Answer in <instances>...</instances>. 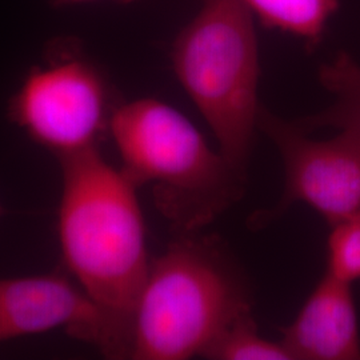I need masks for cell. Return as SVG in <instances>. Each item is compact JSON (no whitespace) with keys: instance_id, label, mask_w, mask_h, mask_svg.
Here are the masks:
<instances>
[{"instance_id":"6da1fadb","label":"cell","mask_w":360,"mask_h":360,"mask_svg":"<svg viewBox=\"0 0 360 360\" xmlns=\"http://www.w3.org/2000/svg\"><path fill=\"white\" fill-rule=\"evenodd\" d=\"M59 242L67 270L129 340L151 260L136 187L99 147L59 158Z\"/></svg>"},{"instance_id":"7a4b0ae2","label":"cell","mask_w":360,"mask_h":360,"mask_svg":"<svg viewBox=\"0 0 360 360\" xmlns=\"http://www.w3.org/2000/svg\"><path fill=\"white\" fill-rule=\"evenodd\" d=\"M248 309L245 276L218 240L181 233L150 263L134 309L129 359L205 356Z\"/></svg>"},{"instance_id":"3957f363","label":"cell","mask_w":360,"mask_h":360,"mask_svg":"<svg viewBox=\"0 0 360 360\" xmlns=\"http://www.w3.org/2000/svg\"><path fill=\"white\" fill-rule=\"evenodd\" d=\"M108 134L122 160L120 171L136 188L153 184L155 206L181 233L212 223L245 193L247 176L162 101L117 104Z\"/></svg>"},{"instance_id":"277c9868","label":"cell","mask_w":360,"mask_h":360,"mask_svg":"<svg viewBox=\"0 0 360 360\" xmlns=\"http://www.w3.org/2000/svg\"><path fill=\"white\" fill-rule=\"evenodd\" d=\"M171 59L181 87L217 136L219 151L247 176L260 110L254 13L243 0H202L175 39Z\"/></svg>"},{"instance_id":"5b68a950","label":"cell","mask_w":360,"mask_h":360,"mask_svg":"<svg viewBox=\"0 0 360 360\" xmlns=\"http://www.w3.org/2000/svg\"><path fill=\"white\" fill-rule=\"evenodd\" d=\"M117 104L102 71L74 44H55L27 74L8 112L58 159L99 147Z\"/></svg>"},{"instance_id":"8992f818","label":"cell","mask_w":360,"mask_h":360,"mask_svg":"<svg viewBox=\"0 0 360 360\" xmlns=\"http://www.w3.org/2000/svg\"><path fill=\"white\" fill-rule=\"evenodd\" d=\"M257 129L276 146L284 166V191L270 210L250 224L266 227L295 203L312 207L330 226L360 211V132L339 129L327 141L311 139L295 122H285L260 105Z\"/></svg>"},{"instance_id":"52a82bcc","label":"cell","mask_w":360,"mask_h":360,"mask_svg":"<svg viewBox=\"0 0 360 360\" xmlns=\"http://www.w3.org/2000/svg\"><path fill=\"white\" fill-rule=\"evenodd\" d=\"M63 328L111 359H129V343L114 322L65 275L0 278V345Z\"/></svg>"},{"instance_id":"ba28073f","label":"cell","mask_w":360,"mask_h":360,"mask_svg":"<svg viewBox=\"0 0 360 360\" xmlns=\"http://www.w3.org/2000/svg\"><path fill=\"white\" fill-rule=\"evenodd\" d=\"M292 360H360V333L351 284L326 272L283 328Z\"/></svg>"},{"instance_id":"9c48e42d","label":"cell","mask_w":360,"mask_h":360,"mask_svg":"<svg viewBox=\"0 0 360 360\" xmlns=\"http://www.w3.org/2000/svg\"><path fill=\"white\" fill-rule=\"evenodd\" d=\"M323 87L334 96L333 104L322 112L296 120L304 132L333 127L360 132V65L347 52H339L319 70Z\"/></svg>"},{"instance_id":"30bf717a","label":"cell","mask_w":360,"mask_h":360,"mask_svg":"<svg viewBox=\"0 0 360 360\" xmlns=\"http://www.w3.org/2000/svg\"><path fill=\"white\" fill-rule=\"evenodd\" d=\"M266 27L300 38L309 50L322 41L339 0H243Z\"/></svg>"},{"instance_id":"8fae6325","label":"cell","mask_w":360,"mask_h":360,"mask_svg":"<svg viewBox=\"0 0 360 360\" xmlns=\"http://www.w3.org/2000/svg\"><path fill=\"white\" fill-rule=\"evenodd\" d=\"M215 360H292L283 343L259 334L252 309L239 315L205 354Z\"/></svg>"},{"instance_id":"7c38bea8","label":"cell","mask_w":360,"mask_h":360,"mask_svg":"<svg viewBox=\"0 0 360 360\" xmlns=\"http://www.w3.org/2000/svg\"><path fill=\"white\" fill-rule=\"evenodd\" d=\"M327 272L349 284L360 281V211L331 226Z\"/></svg>"},{"instance_id":"4fadbf2b","label":"cell","mask_w":360,"mask_h":360,"mask_svg":"<svg viewBox=\"0 0 360 360\" xmlns=\"http://www.w3.org/2000/svg\"><path fill=\"white\" fill-rule=\"evenodd\" d=\"M65 1H71V3H80V1H91V0H65Z\"/></svg>"},{"instance_id":"5bb4252c","label":"cell","mask_w":360,"mask_h":360,"mask_svg":"<svg viewBox=\"0 0 360 360\" xmlns=\"http://www.w3.org/2000/svg\"><path fill=\"white\" fill-rule=\"evenodd\" d=\"M3 214H4V207H3L1 202H0V218L3 217Z\"/></svg>"}]
</instances>
